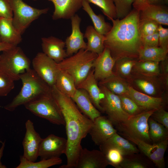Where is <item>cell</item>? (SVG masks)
<instances>
[{"label": "cell", "mask_w": 168, "mask_h": 168, "mask_svg": "<svg viewBox=\"0 0 168 168\" xmlns=\"http://www.w3.org/2000/svg\"><path fill=\"white\" fill-rule=\"evenodd\" d=\"M0 38L1 42L14 46L22 41L21 34L14 26L12 19L0 17Z\"/></svg>", "instance_id": "cell-24"}, {"label": "cell", "mask_w": 168, "mask_h": 168, "mask_svg": "<svg viewBox=\"0 0 168 168\" xmlns=\"http://www.w3.org/2000/svg\"><path fill=\"white\" fill-rule=\"evenodd\" d=\"M133 68L141 75L154 77L160 74L159 63L149 61H137Z\"/></svg>", "instance_id": "cell-32"}, {"label": "cell", "mask_w": 168, "mask_h": 168, "mask_svg": "<svg viewBox=\"0 0 168 168\" xmlns=\"http://www.w3.org/2000/svg\"><path fill=\"white\" fill-rule=\"evenodd\" d=\"M76 87L77 89L85 90L95 107L100 112H103L101 104L103 94L94 75L93 68L86 78Z\"/></svg>", "instance_id": "cell-21"}, {"label": "cell", "mask_w": 168, "mask_h": 168, "mask_svg": "<svg viewBox=\"0 0 168 168\" xmlns=\"http://www.w3.org/2000/svg\"><path fill=\"white\" fill-rule=\"evenodd\" d=\"M13 12L9 0H0V17L12 19Z\"/></svg>", "instance_id": "cell-45"}, {"label": "cell", "mask_w": 168, "mask_h": 168, "mask_svg": "<svg viewBox=\"0 0 168 168\" xmlns=\"http://www.w3.org/2000/svg\"><path fill=\"white\" fill-rule=\"evenodd\" d=\"M155 110L146 111L130 116L125 120L116 126L124 137L137 138L152 143L149 135L148 120Z\"/></svg>", "instance_id": "cell-7"}, {"label": "cell", "mask_w": 168, "mask_h": 168, "mask_svg": "<svg viewBox=\"0 0 168 168\" xmlns=\"http://www.w3.org/2000/svg\"><path fill=\"white\" fill-rule=\"evenodd\" d=\"M126 138L135 144L139 151L158 168H164V154L167 148L168 139L161 142L149 143L139 139L125 136Z\"/></svg>", "instance_id": "cell-11"}, {"label": "cell", "mask_w": 168, "mask_h": 168, "mask_svg": "<svg viewBox=\"0 0 168 168\" xmlns=\"http://www.w3.org/2000/svg\"><path fill=\"white\" fill-rule=\"evenodd\" d=\"M127 95L144 111L156 110L162 107L164 100L162 97L146 94L132 86H129Z\"/></svg>", "instance_id": "cell-22"}, {"label": "cell", "mask_w": 168, "mask_h": 168, "mask_svg": "<svg viewBox=\"0 0 168 168\" xmlns=\"http://www.w3.org/2000/svg\"><path fill=\"white\" fill-rule=\"evenodd\" d=\"M26 109L34 115L58 125H64L61 110L52 95L51 90L24 105Z\"/></svg>", "instance_id": "cell-5"}, {"label": "cell", "mask_w": 168, "mask_h": 168, "mask_svg": "<svg viewBox=\"0 0 168 168\" xmlns=\"http://www.w3.org/2000/svg\"><path fill=\"white\" fill-rule=\"evenodd\" d=\"M97 56L94 53L81 49L57 63L58 68L70 75L77 86L86 78L93 68L94 61Z\"/></svg>", "instance_id": "cell-4"}, {"label": "cell", "mask_w": 168, "mask_h": 168, "mask_svg": "<svg viewBox=\"0 0 168 168\" xmlns=\"http://www.w3.org/2000/svg\"><path fill=\"white\" fill-rule=\"evenodd\" d=\"M159 46L168 51V29L160 25L158 30Z\"/></svg>", "instance_id": "cell-44"}, {"label": "cell", "mask_w": 168, "mask_h": 168, "mask_svg": "<svg viewBox=\"0 0 168 168\" xmlns=\"http://www.w3.org/2000/svg\"><path fill=\"white\" fill-rule=\"evenodd\" d=\"M115 5L116 17L121 19L126 16L132 10L135 0H113Z\"/></svg>", "instance_id": "cell-40"}, {"label": "cell", "mask_w": 168, "mask_h": 168, "mask_svg": "<svg viewBox=\"0 0 168 168\" xmlns=\"http://www.w3.org/2000/svg\"><path fill=\"white\" fill-rule=\"evenodd\" d=\"M72 99L80 111L93 122L101 115L100 112L94 106L88 94L84 90L77 89Z\"/></svg>", "instance_id": "cell-23"}, {"label": "cell", "mask_w": 168, "mask_h": 168, "mask_svg": "<svg viewBox=\"0 0 168 168\" xmlns=\"http://www.w3.org/2000/svg\"><path fill=\"white\" fill-rule=\"evenodd\" d=\"M151 117L154 120L163 125L168 129V112L163 107L156 110Z\"/></svg>", "instance_id": "cell-43"}, {"label": "cell", "mask_w": 168, "mask_h": 168, "mask_svg": "<svg viewBox=\"0 0 168 168\" xmlns=\"http://www.w3.org/2000/svg\"><path fill=\"white\" fill-rule=\"evenodd\" d=\"M67 146V139L50 134L43 139L40 146L39 156L41 159L59 157L65 154Z\"/></svg>", "instance_id": "cell-14"}, {"label": "cell", "mask_w": 168, "mask_h": 168, "mask_svg": "<svg viewBox=\"0 0 168 168\" xmlns=\"http://www.w3.org/2000/svg\"><path fill=\"white\" fill-rule=\"evenodd\" d=\"M99 146L100 151L105 155L109 165L116 168H119L124 158V155L121 151L113 147L102 145Z\"/></svg>", "instance_id": "cell-34"}, {"label": "cell", "mask_w": 168, "mask_h": 168, "mask_svg": "<svg viewBox=\"0 0 168 168\" xmlns=\"http://www.w3.org/2000/svg\"><path fill=\"white\" fill-rule=\"evenodd\" d=\"M99 84L104 86L111 92L118 96L127 95L130 86L124 79L114 73L100 81Z\"/></svg>", "instance_id": "cell-28"}, {"label": "cell", "mask_w": 168, "mask_h": 168, "mask_svg": "<svg viewBox=\"0 0 168 168\" xmlns=\"http://www.w3.org/2000/svg\"><path fill=\"white\" fill-rule=\"evenodd\" d=\"M141 41L142 47L159 46L158 32L142 37Z\"/></svg>", "instance_id": "cell-46"}, {"label": "cell", "mask_w": 168, "mask_h": 168, "mask_svg": "<svg viewBox=\"0 0 168 168\" xmlns=\"http://www.w3.org/2000/svg\"><path fill=\"white\" fill-rule=\"evenodd\" d=\"M20 79L22 87L12 101L4 106L7 110L13 111L18 106L24 105L51 90V87L30 68L20 75Z\"/></svg>", "instance_id": "cell-3"}, {"label": "cell", "mask_w": 168, "mask_h": 168, "mask_svg": "<svg viewBox=\"0 0 168 168\" xmlns=\"http://www.w3.org/2000/svg\"><path fill=\"white\" fill-rule=\"evenodd\" d=\"M116 61L110 50L105 47L103 51L98 55L93 63L94 74L97 81L103 80L114 74L113 70Z\"/></svg>", "instance_id": "cell-17"}, {"label": "cell", "mask_w": 168, "mask_h": 168, "mask_svg": "<svg viewBox=\"0 0 168 168\" xmlns=\"http://www.w3.org/2000/svg\"><path fill=\"white\" fill-rule=\"evenodd\" d=\"M9 0L13 12V24L21 35L33 21L47 13L49 9L48 8L39 9L33 7L23 0Z\"/></svg>", "instance_id": "cell-8"}, {"label": "cell", "mask_w": 168, "mask_h": 168, "mask_svg": "<svg viewBox=\"0 0 168 168\" xmlns=\"http://www.w3.org/2000/svg\"><path fill=\"white\" fill-rule=\"evenodd\" d=\"M124 156L119 168H147L150 166L147 161L136 156V154Z\"/></svg>", "instance_id": "cell-38"}, {"label": "cell", "mask_w": 168, "mask_h": 168, "mask_svg": "<svg viewBox=\"0 0 168 168\" xmlns=\"http://www.w3.org/2000/svg\"><path fill=\"white\" fill-rule=\"evenodd\" d=\"M48 0L52 2L54 6L52 16L54 20L70 19L82 7L83 0Z\"/></svg>", "instance_id": "cell-20"}, {"label": "cell", "mask_w": 168, "mask_h": 168, "mask_svg": "<svg viewBox=\"0 0 168 168\" xmlns=\"http://www.w3.org/2000/svg\"><path fill=\"white\" fill-rule=\"evenodd\" d=\"M108 162L100 150L82 148L75 168H105Z\"/></svg>", "instance_id": "cell-18"}, {"label": "cell", "mask_w": 168, "mask_h": 168, "mask_svg": "<svg viewBox=\"0 0 168 168\" xmlns=\"http://www.w3.org/2000/svg\"><path fill=\"white\" fill-rule=\"evenodd\" d=\"M30 61L22 49L17 46L2 52L0 54V72L14 81L30 68Z\"/></svg>", "instance_id": "cell-6"}, {"label": "cell", "mask_w": 168, "mask_h": 168, "mask_svg": "<svg viewBox=\"0 0 168 168\" xmlns=\"http://www.w3.org/2000/svg\"><path fill=\"white\" fill-rule=\"evenodd\" d=\"M43 53L57 63L68 57L65 42L56 37L51 36L41 38Z\"/></svg>", "instance_id": "cell-19"}, {"label": "cell", "mask_w": 168, "mask_h": 168, "mask_svg": "<svg viewBox=\"0 0 168 168\" xmlns=\"http://www.w3.org/2000/svg\"><path fill=\"white\" fill-rule=\"evenodd\" d=\"M124 110L130 116L134 115L143 111L142 108L127 95L119 96Z\"/></svg>", "instance_id": "cell-39"}, {"label": "cell", "mask_w": 168, "mask_h": 168, "mask_svg": "<svg viewBox=\"0 0 168 168\" xmlns=\"http://www.w3.org/2000/svg\"><path fill=\"white\" fill-rule=\"evenodd\" d=\"M54 85L60 91L71 98L73 96L77 89L72 77L58 69Z\"/></svg>", "instance_id": "cell-26"}, {"label": "cell", "mask_w": 168, "mask_h": 168, "mask_svg": "<svg viewBox=\"0 0 168 168\" xmlns=\"http://www.w3.org/2000/svg\"><path fill=\"white\" fill-rule=\"evenodd\" d=\"M5 142H2V145L0 148V168H6L7 167L3 164L1 161V158L3 156V151L5 147Z\"/></svg>", "instance_id": "cell-47"}, {"label": "cell", "mask_w": 168, "mask_h": 168, "mask_svg": "<svg viewBox=\"0 0 168 168\" xmlns=\"http://www.w3.org/2000/svg\"><path fill=\"white\" fill-rule=\"evenodd\" d=\"M1 42V39H0V42Z\"/></svg>", "instance_id": "cell-51"}, {"label": "cell", "mask_w": 168, "mask_h": 168, "mask_svg": "<svg viewBox=\"0 0 168 168\" xmlns=\"http://www.w3.org/2000/svg\"><path fill=\"white\" fill-rule=\"evenodd\" d=\"M136 61L135 59L127 57L121 58L117 59L114 66L116 68L115 74L123 78L129 77L132 69Z\"/></svg>", "instance_id": "cell-36"}, {"label": "cell", "mask_w": 168, "mask_h": 168, "mask_svg": "<svg viewBox=\"0 0 168 168\" xmlns=\"http://www.w3.org/2000/svg\"><path fill=\"white\" fill-rule=\"evenodd\" d=\"M168 51L159 47H143L138 55L139 61H149L159 63L165 60Z\"/></svg>", "instance_id": "cell-30"}, {"label": "cell", "mask_w": 168, "mask_h": 168, "mask_svg": "<svg viewBox=\"0 0 168 168\" xmlns=\"http://www.w3.org/2000/svg\"><path fill=\"white\" fill-rule=\"evenodd\" d=\"M117 133L108 117L100 115L93 122L89 133L94 143L100 146Z\"/></svg>", "instance_id": "cell-15"}, {"label": "cell", "mask_w": 168, "mask_h": 168, "mask_svg": "<svg viewBox=\"0 0 168 168\" xmlns=\"http://www.w3.org/2000/svg\"><path fill=\"white\" fill-rule=\"evenodd\" d=\"M33 69L50 87L54 85L58 68L57 63L43 52H39L32 61Z\"/></svg>", "instance_id": "cell-12"}, {"label": "cell", "mask_w": 168, "mask_h": 168, "mask_svg": "<svg viewBox=\"0 0 168 168\" xmlns=\"http://www.w3.org/2000/svg\"><path fill=\"white\" fill-rule=\"evenodd\" d=\"M100 145L116 147L121 151L124 156L138 153L140 151L128 140L122 137L117 133Z\"/></svg>", "instance_id": "cell-27"}, {"label": "cell", "mask_w": 168, "mask_h": 168, "mask_svg": "<svg viewBox=\"0 0 168 168\" xmlns=\"http://www.w3.org/2000/svg\"><path fill=\"white\" fill-rule=\"evenodd\" d=\"M99 7L110 20L117 19L116 10L113 0H86Z\"/></svg>", "instance_id": "cell-37"}, {"label": "cell", "mask_w": 168, "mask_h": 168, "mask_svg": "<svg viewBox=\"0 0 168 168\" xmlns=\"http://www.w3.org/2000/svg\"><path fill=\"white\" fill-rule=\"evenodd\" d=\"M99 86L103 94L101 104L103 112L113 124L116 125L127 119L130 116L123 110L119 96L102 85Z\"/></svg>", "instance_id": "cell-9"}, {"label": "cell", "mask_w": 168, "mask_h": 168, "mask_svg": "<svg viewBox=\"0 0 168 168\" xmlns=\"http://www.w3.org/2000/svg\"><path fill=\"white\" fill-rule=\"evenodd\" d=\"M11 45L5 43L0 42V52L9 49L14 47Z\"/></svg>", "instance_id": "cell-48"}, {"label": "cell", "mask_w": 168, "mask_h": 168, "mask_svg": "<svg viewBox=\"0 0 168 168\" xmlns=\"http://www.w3.org/2000/svg\"><path fill=\"white\" fill-rule=\"evenodd\" d=\"M72 32L65 41L66 53L68 57L77 53L81 49H85L86 43L84 40V34L81 31L80 17L75 14L71 18Z\"/></svg>", "instance_id": "cell-16"}, {"label": "cell", "mask_w": 168, "mask_h": 168, "mask_svg": "<svg viewBox=\"0 0 168 168\" xmlns=\"http://www.w3.org/2000/svg\"><path fill=\"white\" fill-rule=\"evenodd\" d=\"M132 6L139 12L140 21L152 20L168 25V9L164 5L152 4L147 0H135Z\"/></svg>", "instance_id": "cell-10"}, {"label": "cell", "mask_w": 168, "mask_h": 168, "mask_svg": "<svg viewBox=\"0 0 168 168\" xmlns=\"http://www.w3.org/2000/svg\"><path fill=\"white\" fill-rule=\"evenodd\" d=\"M160 25L152 20L140 21V30L141 37L158 31Z\"/></svg>", "instance_id": "cell-42"}, {"label": "cell", "mask_w": 168, "mask_h": 168, "mask_svg": "<svg viewBox=\"0 0 168 168\" xmlns=\"http://www.w3.org/2000/svg\"><path fill=\"white\" fill-rule=\"evenodd\" d=\"M20 161V163L16 168H47L62 163V160L60 157L43 159L38 162H32L27 160L21 156Z\"/></svg>", "instance_id": "cell-33"}, {"label": "cell", "mask_w": 168, "mask_h": 168, "mask_svg": "<svg viewBox=\"0 0 168 168\" xmlns=\"http://www.w3.org/2000/svg\"><path fill=\"white\" fill-rule=\"evenodd\" d=\"M26 131L22 142L23 156L27 160L35 162L39 157V152L42 139L35 131L34 124L30 119L25 123Z\"/></svg>", "instance_id": "cell-13"}, {"label": "cell", "mask_w": 168, "mask_h": 168, "mask_svg": "<svg viewBox=\"0 0 168 168\" xmlns=\"http://www.w3.org/2000/svg\"><path fill=\"white\" fill-rule=\"evenodd\" d=\"M84 37L87 40L85 50L98 55L103 51L105 36L98 32L93 26H88L86 27Z\"/></svg>", "instance_id": "cell-25"}, {"label": "cell", "mask_w": 168, "mask_h": 168, "mask_svg": "<svg viewBox=\"0 0 168 168\" xmlns=\"http://www.w3.org/2000/svg\"><path fill=\"white\" fill-rule=\"evenodd\" d=\"M164 4H167L168 3V0H163Z\"/></svg>", "instance_id": "cell-50"}, {"label": "cell", "mask_w": 168, "mask_h": 168, "mask_svg": "<svg viewBox=\"0 0 168 168\" xmlns=\"http://www.w3.org/2000/svg\"><path fill=\"white\" fill-rule=\"evenodd\" d=\"M134 79V85L141 92L150 96H156L157 94V87L155 81L152 79V77L142 75Z\"/></svg>", "instance_id": "cell-35"}, {"label": "cell", "mask_w": 168, "mask_h": 168, "mask_svg": "<svg viewBox=\"0 0 168 168\" xmlns=\"http://www.w3.org/2000/svg\"><path fill=\"white\" fill-rule=\"evenodd\" d=\"M111 21L112 28L105 35V47L110 50L116 60L125 57L138 58L142 47L138 11L133 8L124 18Z\"/></svg>", "instance_id": "cell-2"}, {"label": "cell", "mask_w": 168, "mask_h": 168, "mask_svg": "<svg viewBox=\"0 0 168 168\" xmlns=\"http://www.w3.org/2000/svg\"><path fill=\"white\" fill-rule=\"evenodd\" d=\"M14 81L0 72V97L7 96L14 88Z\"/></svg>", "instance_id": "cell-41"}, {"label": "cell", "mask_w": 168, "mask_h": 168, "mask_svg": "<svg viewBox=\"0 0 168 168\" xmlns=\"http://www.w3.org/2000/svg\"><path fill=\"white\" fill-rule=\"evenodd\" d=\"M51 90L63 116L67 136V163L60 168H75L82 148V141L89 133L93 122L82 113L72 98L54 85Z\"/></svg>", "instance_id": "cell-1"}, {"label": "cell", "mask_w": 168, "mask_h": 168, "mask_svg": "<svg viewBox=\"0 0 168 168\" xmlns=\"http://www.w3.org/2000/svg\"><path fill=\"white\" fill-rule=\"evenodd\" d=\"M148 133L153 143L158 142L168 139V129L150 117L148 120Z\"/></svg>", "instance_id": "cell-31"}, {"label": "cell", "mask_w": 168, "mask_h": 168, "mask_svg": "<svg viewBox=\"0 0 168 168\" xmlns=\"http://www.w3.org/2000/svg\"><path fill=\"white\" fill-rule=\"evenodd\" d=\"M150 3L155 5H164L163 0H147Z\"/></svg>", "instance_id": "cell-49"}, {"label": "cell", "mask_w": 168, "mask_h": 168, "mask_svg": "<svg viewBox=\"0 0 168 168\" xmlns=\"http://www.w3.org/2000/svg\"><path fill=\"white\" fill-rule=\"evenodd\" d=\"M82 7L90 17L95 29L100 34L105 35L112 28L111 24L106 22L103 15L96 14L86 0H83Z\"/></svg>", "instance_id": "cell-29"}]
</instances>
